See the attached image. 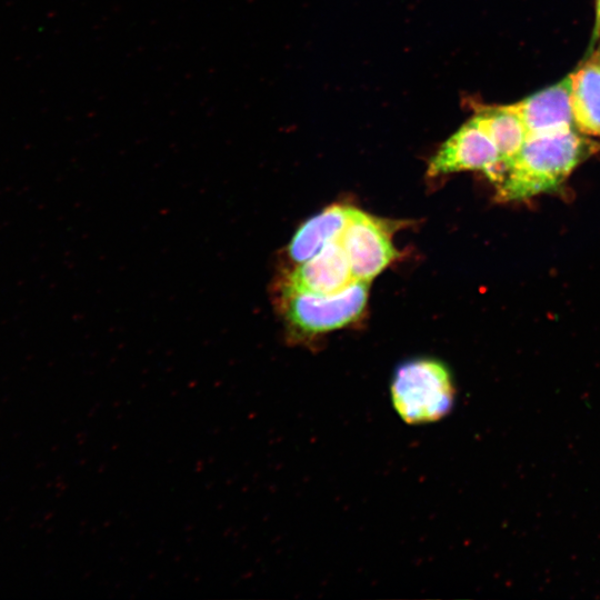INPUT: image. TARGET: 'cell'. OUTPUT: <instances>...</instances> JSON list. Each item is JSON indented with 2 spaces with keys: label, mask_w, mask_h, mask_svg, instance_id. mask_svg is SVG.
I'll return each instance as SVG.
<instances>
[{
  "label": "cell",
  "mask_w": 600,
  "mask_h": 600,
  "mask_svg": "<svg viewBox=\"0 0 600 600\" xmlns=\"http://www.w3.org/2000/svg\"><path fill=\"white\" fill-rule=\"evenodd\" d=\"M597 30L600 33V0H596Z\"/></svg>",
  "instance_id": "8fae6325"
},
{
  "label": "cell",
  "mask_w": 600,
  "mask_h": 600,
  "mask_svg": "<svg viewBox=\"0 0 600 600\" xmlns=\"http://www.w3.org/2000/svg\"><path fill=\"white\" fill-rule=\"evenodd\" d=\"M357 281L339 240L286 273L280 287L317 294H333Z\"/></svg>",
  "instance_id": "8992f818"
},
{
  "label": "cell",
  "mask_w": 600,
  "mask_h": 600,
  "mask_svg": "<svg viewBox=\"0 0 600 600\" xmlns=\"http://www.w3.org/2000/svg\"><path fill=\"white\" fill-rule=\"evenodd\" d=\"M396 222L352 208L339 238L356 280L370 282L398 256L392 243Z\"/></svg>",
  "instance_id": "277c9868"
},
{
  "label": "cell",
  "mask_w": 600,
  "mask_h": 600,
  "mask_svg": "<svg viewBox=\"0 0 600 600\" xmlns=\"http://www.w3.org/2000/svg\"><path fill=\"white\" fill-rule=\"evenodd\" d=\"M457 390L448 367L434 359L420 358L400 364L390 383L391 403L408 424L437 422L454 407Z\"/></svg>",
  "instance_id": "7a4b0ae2"
},
{
  "label": "cell",
  "mask_w": 600,
  "mask_h": 600,
  "mask_svg": "<svg viewBox=\"0 0 600 600\" xmlns=\"http://www.w3.org/2000/svg\"><path fill=\"white\" fill-rule=\"evenodd\" d=\"M466 170L483 171L496 186L504 174L498 148L472 118L441 144L427 172L437 177Z\"/></svg>",
  "instance_id": "5b68a950"
},
{
  "label": "cell",
  "mask_w": 600,
  "mask_h": 600,
  "mask_svg": "<svg viewBox=\"0 0 600 600\" xmlns=\"http://www.w3.org/2000/svg\"><path fill=\"white\" fill-rule=\"evenodd\" d=\"M369 282L357 280L333 294L279 289V307L288 336L306 341L357 321L368 301Z\"/></svg>",
  "instance_id": "3957f363"
},
{
  "label": "cell",
  "mask_w": 600,
  "mask_h": 600,
  "mask_svg": "<svg viewBox=\"0 0 600 600\" xmlns=\"http://www.w3.org/2000/svg\"><path fill=\"white\" fill-rule=\"evenodd\" d=\"M472 119L494 142L506 173L527 138V131L519 114L512 104L482 107Z\"/></svg>",
  "instance_id": "30bf717a"
},
{
  "label": "cell",
  "mask_w": 600,
  "mask_h": 600,
  "mask_svg": "<svg viewBox=\"0 0 600 600\" xmlns=\"http://www.w3.org/2000/svg\"><path fill=\"white\" fill-rule=\"evenodd\" d=\"M351 210L349 206L332 204L301 224L288 244L289 260L298 264L317 254L330 242L339 240Z\"/></svg>",
  "instance_id": "ba28073f"
},
{
  "label": "cell",
  "mask_w": 600,
  "mask_h": 600,
  "mask_svg": "<svg viewBox=\"0 0 600 600\" xmlns=\"http://www.w3.org/2000/svg\"><path fill=\"white\" fill-rule=\"evenodd\" d=\"M600 149L578 129L528 136L496 186L501 201L526 200L554 191L573 169Z\"/></svg>",
  "instance_id": "6da1fadb"
},
{
  "label": "cell",
  "mask_w": 600,
  "mask_h": 600,
  "mask_svg": "<svg viewBox=\"0 0 600 600\" xmlns=\"http://www.w3.org/2000/svg\"><path fill=\"white\" fill-rule=\"evenodd\" d=\"M571 102L576 128L600 137V48L572 73Z\"/></svg>",
  "instance_id": "9c48e42d"
},
{
  "label": "cell",
  "mask_w": 600,
  "mask_h": 600,
  "mask_svg": "<svg viewBox=\"0 0 600 600\" xmlns=\"http://www.w3.org/2000/svg\"><path fill=\"white\" fill-rule=\"evenodd\" d=\"M572 73L558 83L512 104L528 136L577 129L571 102Z\"/></svg>",
  "instance_id": "52a82bcc"
}]
</instances>
